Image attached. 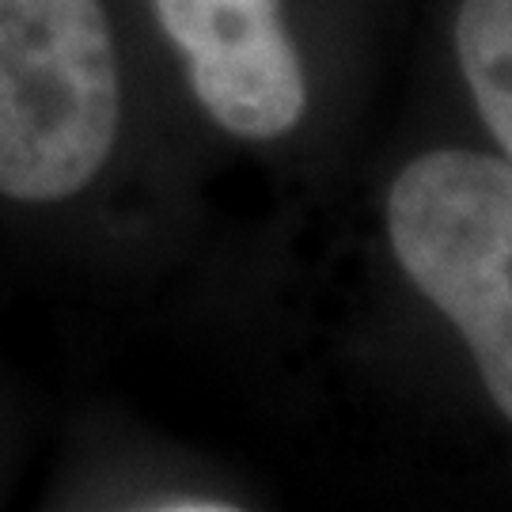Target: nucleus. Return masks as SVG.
<instances>
[{
    "label": "nucleus",
    "mask_w": 512,
    "mask_h": 512,
    "mask_svg": "<svg viewBox=\"0 0 512 512\" xmlns=\"http://www.w3.org/2000/svg\"><path fill=\"white\" fill-rule=\"evenodd\" d=\"M133 141V76L114 0H0V220L99 239Z\"/></svg>",
    "instance_id": "1"
},
{
    "label": "nucleus",
    "mask_w": 512,
    "mask_h": 512,
    "mask_svg": "<svg viewBox=\"0 0 512 512\" xmlns=\"http://www.w3.org/2000/svg\"><path fill=\"white\" fill-rule=\"evenodd\" d=\"M387 236L512 421V164L463 148L410 160L387 194Z\"/></svg>",
    "instance_id": "2"
},
{
    "label": "nucleus",
    "mask_w": 512,
    "mask_h": 512,
    "mask_svg": "<svg viewBox=\"0 0 512 512\" xmlns=\"http://www.w3.org/2000/svg\"><path fill=\"white\" fill-rule=\"evenodd\" d=\"M205 118L236 141L289 137L311 103L285 0H148Z\"/></svg>",
    "instance_id": "3"
},
{
    "label": "nucleus",
    "mask_w": 512,
    "mask_h": 512,
    "mask_svg": "<svg viewBox=\"0 0 512 512\" xmlns=\"http://www.w3.org/2000/svg\"><path fill=\"white\" fill-rule=\"evenodd\" d=\"M456 50L482 122L512 164V0H463Z\"/></svg>",
    "instance_id": "4"
}]
</instances>
